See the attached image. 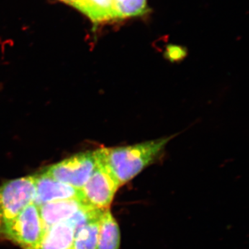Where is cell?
<instances>
[{
	"label": "cell",
	"mask_w": 249,
	"mask_h": 249,
	"mask_svg": "<svg viewBox=\"0 0 249 249\" xmlns=\"http://www.w3.org/2000/svg\"><path fill=\"white\" fill-rule=\"evenodd\" d=\"M173 136L136 145L98 149L95 157L119 186L129 182L160 157Z\"/></svg>",
	"instance_id": "obj_1"
},
{
	"label": "cell",
	"mask_w": 249,
	"mask_h": 249,
	"mask_svg": "<svg viewBox=\"0 0 249 249\" xmlns=\"http://www.w3.org/2000/svg\"><path fill=\"white\" fill-rule=\"evenodd\" d=\"M44 232L40 211L34 203L0 229V235L22 249H36Z\"/></svg>",
	"instance_id": "obj_2"
},
{
	"label": "cell",
	"mask_w": 249,
	"mask_h": 249,
	"mask_svg": "<svg viewBox=\"0 0 249 249\" xmlns=\"http://www.w3.org/2000/svg\"><path fill=\"white\" fill-rule=\"evenodd\" d=\"M35 196L34 176L16 178L3 183L0 186V229L34 203Z\"/></svg>",
	"instance_id": "obj_3"
},
{
	"label": "cell",
	"mask_w": 249,
	"mask_h": 249,
	"mask_svg": "<svg viewBox=\"0 0 249 249\" xmlns=\"http://www.w3.org/2000/svg\"><path fill=\"white\" fill-rule=\"evenodd\" d=\"M97 164L94 152L78 154L49 167L45 173L57 181L81 190Z\"/></svg>",
	"instance_id": "obj_4"
},
{
	"label": "cell",
	"mask_w": 249,
	"mask_h": 249,
	"mask_svg": "<svg viewBox=\"0 0 249 249\" xmlns=\"http://www.w3.org/2000/svg\"><path fill=\"white\" fill-rule=\"evenodd\" d=\"M119 188L106 167L97 160L92 175L80 191L85 204L95 209L107 210L109 209Z\"/></svg>",
	"instance_id": "obj_5"
},
{
	"label": "cell",
	"mask_w": 249,
	"mask_h": 249,
	"mask_svg": "<svg viewBox=\"0 0 249 249\" xmlns=\"http://www.w3.org/2000/svg\"><path fill=\"white\" fill-rule=\"evenodd\" d=\"M34 178L36 196L34 204L37 207L52 201L81 198L80 190L54 179L45 171L34 175Z\"/></svg>",
	"instance_id": "obj_6"
},
{
	"label": "cell",
	"mask_w": 249,
	"mask_h": 249,
	"mask_svg": "<svg viewBox=\"0 0 249 249\" xmlns=\"http://www.w3.org/2000/svg\"><path fill=\"white\" fill-rule=\"evenodd\" d=\"M85 205L88 204L81 198L74 197L52 201L39 206L45 231L54 224L70 219Z\"/></svg>",
	"instance_id": "obj_7"
},
{
	"label": "cell",
	"mask_w": 249,
	"mask_h": 249,
	"mask_svg": "<svg viewBox=\"0 0 249 249\" xmlns=\"http://www.w3.org/2000/svg\"><path fill=\"white\" fill-rule=\"evenodd\" d=\"M74 237V229L68 221L59 222L45 231L34 249H71Z\"/></svg>",
	"instance_id": "obj_8"
},
{
	"label": "cell",
	"mask_w": 249,
	"mask_h": 249,
	"mask_svg": "<svg viewBox=\"0 0 249 249\" xmlns=\"http://www.w3.org/2000/svg\"><path fill=\"white\" fill-rule=\"evenodd\" d=\"M121 232L119 224L110 209L104 211L100 219L96 249H119Z\"/></svg>",
	"instance_id": "obj_9"
},
{
	"label": "cell",
	"mask_w": 249,
	"mask_h": 249,
	"mask_svg": "<svg viewBox=\"0 0 249 249\" xmlns=\"http://www.w3.org/2000/svg\"><path fill=\"white\" fill-rule=\"evenodd\" d=\"M76 9L94 23L119 19L114 0H79Z\"/></svg>",
	"instance_id": "obj_10"
},
{
	"label": "cell",
	"mask_w": 249,
	"mask_h": 249,
	"mask_svg": "<svg viewBox=\"0 0 249 249\" xmlns=\"http://www.w3.org/2000/svg\"><path fill=\"white\" fill-rule=\"evenodd\" d=\"M100 219L92 221L76 232L72 249H96Z\"/></svg>",
	"instance_id": "obj_11"
},
{
	"label": "cell",
	"mask_w": 249,
	"mask_h": 249,
	"mask_svg": "<svg viewBox=\"0 0 249 249\" xmlns=\"http://www.w3.org/2000/svg\"><path fill=\"white\" fill-rule=\"evenodd\" d=\"M119 19L142 16L147 12V0H124L116 4Z\"/></svg>",
	"instance_id": "obj_12"
},
{
	"label": "cell",
	"mask_w": 249,
	"mask_h": 249,
	"mask_svg": "<svg viewBox=\"0 0 249 249\" xmlns=\"http://www.w3.org/2000/svg\"><path fill=\"white\" fill-rule=\"evenodd\" d=\"M186 55V52L181 47L169 45L167 47L165 55L170 61H178L182 60Z\"/></svg>",
	"instance_id": "obj_13"
},
{
	"label": "cell",
	"mask_w": 249,
	"mask_h": 249,
	"mask_svg": "<svg viewBox=\"0 0 249 249\" xmlns=\"http://www.w3.org/2000/svg\"><path fill=\"white\" fill-rule=\"evenodd\" d=\"M62 1H65L67 4L71 5V6H73V7L76 8L79 0H62Z\"/></svg>",
	"instance_id": "obj_14"
},
{
	"label": "cell",
	"mask_w": 249,
	"mask_h": 249,
	"mask_svg": "<svg viewBox=\"0 0 249 249\" xmlns=\"http://www.w3.org/2000/svg\"><path fill=\"white\" fill-rule=\"evenodd\" d=\"M114 3H115V6L116 4H119V3L121 2V1H124V0H114Z\"/></svg>",
	"instance_id": "obj_15"
},
{
	"label": "cell",
	"mask_w": 249,
	"mask_h": 249,
	"mask_svg": "<svg viewBox=\"0 0 249 249\" xmlns=\"http://www.w3.org/2000/svg\"></svg>",
	"instance_id": "obj_16"
}]
</instances>
